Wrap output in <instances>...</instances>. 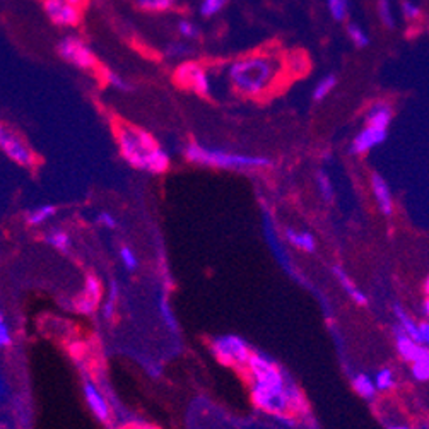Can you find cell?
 Returning a JSON list of instances; mask_svg holds the SVG:
<instances>
[{"mask_svg": "<svg viewBox=\"0 0 429 429\" xmlns=\"http://www.w3.org/2000/svg\"><path fill=\"white\" fill-rule=\"evenodd\" d=\"M419 332H420V344L429 351V320L419 322Z\"/></svg>", "mask_w": 429, "mask_h": 429, "instance_id": "cell-41", "label": "cell"}, {"mask_svg": "<svg viewBox=\"0 0 429 429\" xmlns=\"http://www.w3.org/2000/svg\"><path fill=\"white\" fill-rule=\"evenodd\" d=\"M392 120H393L392 105L386 103V101H376V103H373L368 108L366 118H364V125L388 130Z\"/></svg>", "mask_w": 429, "mask_h": 429, "instance_id": "cell-13", "label": "cell"}, {"mask_svg": "<svg viewBox=\"0 0 429 429\" xmlns=\"http://www.w3.org/2000/svg\"><path fill=\"white\" fill-rule=\"evenodd\" d=\"M393 344H395V351H397L398 358H401L403 363L412 364L414 361H418L424 356L429 354V351L423 344L415 341L407 335L398 325L393 327Z\"/></svg>", "mask_w": 429, "mask_h": 429, "instance_id": "cell-9", "label": "cell"}, {"mask_svg": "<svg viewBox=\"0 0 429 429\" xmlns=\"http://www.w3.org/2000/svg\"><path fill=\"white\" fill-rule=\"evenodd\" d=\"M376 12H378V18H380L385 28L388 29L395 28L392 0H376Z\"/></svg>", "mask_w": 429, "mask_h": 429, "instance_id": "cell-27", "label": "cell"}, {"mask_svg": "<svg viewBox=\"0 0 429 429\" xmlns=\"http://www.w3.org/2000/svg\"><path fill=\"white\" fill-rule=\"evenodd\" d=\"M190 52H192V48H189L184 43H169L166 46V55L169 58H184Z\"/></svg>", "mask_w": 429, "mask_h": 429, "instance_id": "cell-39", "label": "cell"}, {"mask_svg": "<svg viewBox=\"0 0 429 429\" xmlns=\"http://www.w3.org/2000/svg\"><path fill=\"white\" fill-rule=\"evenodd\" d=\"M284 238H286L287 243H291L295 248H298L304 253H313L317 250L315 236L308 231H300V229L286 228L284 229Z\"/></svg>", "mask_w": 429, "mask_h": 429, "instance_id": "cell-15", "label": "cell"}, {"mask_svg": "<svg viewBox=\"0 0 429 429\" xmlns=\"http://www.w3.org/2000/svg\"><path fill=\"white\" fill-rule=\"evenodd\" d=\"M423 292H424V296H429V274L426 275V279H424V282H423Z\"/></svg>", "mask_w": 429, "mask_h": 429, "instance_id": "cell-43", "label": "cell"}, {"mask_svg": "<svg viewBox=\"0 0 429 429\" xmlns=\"http://www.w3.org/2000/svg\"><path fill=\"white\" fill-rule=\"evenodd\" d=\"M428 35H429V19H428Z\"/></svg>", "mask_w": 429, "mask_h": 429, "instance_id": "cell-46", "label": "cell"}, {"mask_svg": "<svg viewBox=\"0 0 429 429\" xmlns=\"http://www.w3.org/2000/svg\"><path fill=\"white\" fill-rule=\"evenodd\" d=\"M369 184H371V192H373V197H375L376 207L380 209L381 214H383L385 218L393 216L395 201L388 181H386L380 173H371Z\"/></svg>", "mask_w": 429, "mask_h": 429, "instance_id": "cell-11", "label": "cell"}, {"mask_svg": "<svg viewBox=\"0 0 429 429\" xmlns=\"http://www.w3.org/2000/svg\"><path fill=\"white\" fill-rule=\"evenodd\" d=\"M137 6L144 11L163 12L171 9L175 6V0H137Z\"/></svg>", "mask_w": 429, "mask_h": 429, "instance_id": "cell-31", "label": "cell"}, {"mask_svg": "<svg viewBox=\"0 0 429 429\" xmlns=\"http://www.w3.org/2000/svg\"><path fill=\"white\" fill-rule=\"evenodd\" d=\"M178 33H180L184 38H189V40H194V38H198V35H201L198 28L186 19L178 23Z\"/></svg>", "mask_w": 429, "mask_h": 429, "instance_id": "cell-36", "label": "cell"}, {"mask_svg": "<svg viewBox=\"0 0 429 429\" xmlns=\"http://www.w3.org/2000/svg\"><path fill=\"white\" fill-rule=\"evenodd\" d=\"M335 88H337V75L329 74V75H325V78H322L317 83V86L313 88V95H312L313 101H317V103L324 101Z\"/></svg>", "mask_w": 429, "mask_h": 429, "instance_id": "cell-19", "label": "cell"}, {"mask_svg": "<svg viewBox=\"0 0 429 429\" xmlns=\"http://www.w3.org/2000/svg\"><path fill=\"white\" fill-rule=\"evenodd\" d=\"M228 2L229 0H202L201 16H203V18H212V16L219 14L223 11Z\"/></svg>", "mask_w": 429, "mask_h": 429, "instance_id": "cell-32", "label": "cell"}, {"mask_svg": "<svg viewBox=\"0 0 429 429\" xmlns=\"http://www.w3.org/2000/svg\"><path fill=\"white\" fill-rule=\"evenodd\" d=\"M12 346V335H11V329L7 325L6 317H0V347L2 349H7V347Z\"/></svg>", "mask_w": 429, "mask_h": 429, "instance_id": "cell-38", "label": "cell"}, {"mask_svg": "<svg viewBox=\"0 0 429 429\" xmlns=\"http://www.w3.org/2000/svg\"><path fill=\"white\" fill-rule=\"evenodd\" d=\"M393 315L395 320H397V325L406 332L409 337L415 339V341L420 342V332H419V322H415L414 318L411 317V313H407V309L401 307V304H395L393 307Z\"/></svg>", "mask_w": 429, "mask_h": 429, "instance_id": "cell-17", "label": "cell"}, {"mask_svg": "<svg viewBox=\"0 0 429 429\" xmlns=\"http://www.w3.org/2000/svg\"><path fill=\"white\" fill-rule=\"evenodd\" d=\"M0 149L19 166L31 168L36 164V156L31 151V147L16 132L6 129V127L0 130Z\"/></svg>", "mask_w": 429, "mask_h": 429, "instance_id": "cell-7", "label": "cell"}, {"mask_svg": "<svg viewBox=\"0 0 429 429\" xmlns=\"http://www.w3.org/2000/svg\"><path fill=\"white\" fill-rule=\"evenodd\" d=\"M173 80L180 88L190 89L198 96H209L211 79L207 70L197 62H184L176 67Z\"/></svg>", "mask_w": 429, "mask_h": 429, "instance_id": "cell-5", "label": "cell"}, {"mask_svg": "<svg viewBox=\"0 0 429 429\" xmlns=\"http://www.w3.org/2000/svg\"><path fill=\"white\" fill-rule=\"evenodd\" d=\"M158 308H159V315H161V320L164 322V324L168 325L169 330H173V332H176L178 330V325H176V318H175V313H173L171 307H169L166 296L161 295V298L158 301Z\"/></svg>", "mask_w": 429, "mask_h": 429, "instance_id": "cell-28", "label": "cell"}, {"mask_svg": "<svg viewBox=\"0 0 429 429\" xmlns=\"http://www.w3.org/2000/svg\"><path fill=\"white\" fill-rule=\"evenodd\" d=\"M411 366V376L414 378L419 383H426L429 381V354L424 356L414 363L409 364Z\"/></svg>", "mask_w": 429, "mask_h": 429, "instance_id": "cell-23", "label": "cell"}, {"mask_svg": "<svg viewBox=\"0 0 429 429\" xmlns=\"http://www.w3.org/2000/svg\"><path fill=\"white\" fill-rule=\"evenodd\" d=\"M282 70V62L272 55H250L229 65V80L240 95L258 97L270 91Z\"/></svg>", "mask_w": 429, "mask_h": 429, "instance_id": "cell-2", "label": "cell"}, {"mask_svg": "<svg viewBox=\"0 0 429 429\" xmlns=\"http://www.w3.org/2000/svg\"><path fill=\"white\" fill-rule=\"evenodd\" d=\"M317 186H318V192H320L324 201H327V202L334 201L335 190H334L332 180H330V176L327 175L324 169H320V171L317 173Z\"/></svg>", "mask_w": 429, "mask_h": 429, "instance_id": "cell-22", "label": "cell"}, {"mask_svg": "<svg viewBox=\"0 0 429 429\" xmlns=\"http://www.w3.org/2000/svg\"><path fill=\"white\" fill-rule=\"evenodd\" d=\"M327 9H329L334 21L342 23L349 14V0H327Z\"/></svg>", "mask_w": 429, "mask_h": 429, "instance_id": "cell-24", "label": "cell"}, {"mask_svg": "<svg viewBox=\"0 0 429 429\" xmlns=\"http://www.w3.org/2000/svg\"><path fill=\"white\" fill-rule=\"evenodd\" d=\"M117 140L122 158L130 166L137 168L140 171L152 173V175H161V173L168 171L169 154L158 146L149 132L120 123L117 127Z\"/></svg>", "mask_w": 429, "mask_h": 429, "instance_id": "cell-1", "label": "cell"}, {"mask_svg": "<svg viewBox=\"0 0 429 429\" xmlns=\"http://www.w3.org/2000/svg\"><path fill=\"white\" fill-rule=\"evenodd\" d=\"M287 69H290L291 74L295 75H301L304 74L308 69V62L304 58H301L298 53H295L292 57L287 58Z\"/></svg>", "mask_w": 429, "mask_h": 429, "instance_id": "cell-34", "label": "cell"}, {"mask_svg": "<svg viewBox=\"0 0 429 429\" xmlns=\"http://www.w3.org/2000/svg\"><path fill=\"white\" fill-rule=\"evenodd\" d=\"M55 214H57V207L52 203H45V206H38L28 212L26 223L28 226H40V224H45L46 221L52 219Z\"/></svg>", "mask_w": 429, "mask_h": 429, "instance_id": "cell-18", "label": "cell"}, {"mask_svg": "<svg viewBox=\"0 0 429 429\" xmlns=\"http://www.w3.org/2000/svg\"><path fill=\"white\" fill-rule=\"evenodd\" d=\"M334 275L337 277L339 284L342 286V290L346 291V295L349 296V298L354 301L358 307H368L369 300H368L366 292H363L358 286H356L354 280H352L349 275H347V272L344 270L341 265H334Z\"/></svg>", "mask_w": 429, "mask_h": 429, "instance_id": "cell-14", "label": "cell"}, {"mask_svg": "<svg viewBox=\"0 0 429 429\" xmlns=\"http://www.w3.org/2000/svg\"><path fill=\"white\" fill-rule=\"evenodd\" d=\"M373 380H375L378 392H390L395 386V373L390 368H380Z\"/></svg>", "mask_w": 429, "mask_h": 429, "instance_id": "cell-21", "label": "cell"}, {"mask_svg": "<svg viewBox=\"0 0 429 429\" xmlns=\"http://www.w3.org/2000/svg\"><path fill=\"white\" fill-rule=\"evenodd\" d=\"M96 223L100 224V226L108 228V229H115V228H117V221H115L113 216L110 214V212H106V211L100 212V214L96 216Z\"/></svg>", "mask_w": 429, "mask_h": 429, "instance_id": "cell-40", "label": "cell"}, {"mask_svg": "<svg viewBox=\"0 0 429 429\" xmlns=\"http://www.w3.org/2000/svg\"><path fill=\"white\" fill-rule=\"evenodd\" d=\"M105 80L110 84V86L115 89H120V91H129L130 86L120 78V74H115L113 70H105Z\"/></svg>", "mask_w": 429, "mask_h": 429, "instance_id": "cell-37", "label": "cell"}, {"mask_svg": "<svg viewBox=\"0 0 429 429\" xmlns=\"http://www.w3.org/2000/svg\"><path fill=\"white\" fill-rule=\"evenodd\" d=\"M84 397H86L89 411L92 412V415H95L101 424L112 423V407H110L105 395L97 390L95 383H91V381L84 383Z\"/></svg>", "mask_w": 429, "mask_h": 429, "instance_id": "cell-12", "label": "cell"}, {"mask_svg": "<svg viewBox=\"0 0 429 429\" xmlns=\"http://www.w3.org/2000/svg\"><path fill=\"white\" fill-rule=\"evenodd\" d=\"M386 135H388V130L364 125V129H361L358 132V135L352 139L351 154H354V156L368 154L369 151H373L375 147L381 146V144L385 142Z\"/></svg>", "mask_w": 429, "mask_h": 429, "instance_id": "cell-10", "label": "cell"}, {"mask_svg": "<svg viewBox=\"0 0 429 429\" xmlns=\"http://www.w3.org/2000/svg\"><path fill=\"white\" fill-rule=\"evenodd\" d=\"M347 36L356 45V48H366L369 45V35L366 33V29H363L356 23L347 24Z\"/></svg>", "mask_w": 429, "mask_h": 429, "instance_id": "cell-25", "label": "cell"}, {"mask_svg": "<svg viewBox=\"0 0 429 429\" xmlns=\"http://www.w3.org/2000/svg\"><path fill=\"white\" fill-rule=\"evenodd\" d=\"M420 313H423L424 320H429V296H424L423 303H420Z\"/></svg>", "mask_w": 429, "mask_h": 429, "instance_id": "cell-42", "label": "cell"}, {"mask_svg": "<svg viewBox=\"0 0 429 429\" xmlns=\"http://www.w3.org/2000/svg\"><path fill=\"white\" fill-rule=\"evenodd\" d=\"M211 351L221 364L238 369H246L248 361L253 354L252 347L248 346V342L245 339L231 334L219 335V337L212 339Z\"/></svg>", "mask_w": 429, "mask_h": 429, "instance_id": "cell-4", "label": "cell"}, {"mask_svg": "<svg viewBox=\"0 0 429 429\" xmlns=\"http://www.w3.org/2000/svg\"><path fill=\"white\" fill-rule=\"evenodd\" d=\"M401 11L403 19H406L407 23H418V21L423 18V9H420L419 4L414 2V0H402Z\"/></svg>", "mask_w": 429, "mask_h": 429, "instance_id": "cell-29", "label": "cell"}, {"mask_svg": "<svg viewBox=\"0 0 429 429\" xmlns=\"http://www.w3.org/2000/svg\"><path fill=\"white\" fill-rule=\"evenodd\" d=\"M45 241L62 253H67L70 250V236L63 229H52V231H48L45 236Z\"/></svg>", "mask_w": 429, "mask_h": 429, "instance_id": "cell-20", "label": "cell"}, {"mask_svg": "<svg viewBox=\"0 0 429 429\" xmlns=\"http://www.w3.org/2000/svg\"><path fill=\"white\" fill-rule=\"evenodd\" d=\"M96 304L97 303H95V301H92L91 298H88V296L83 292V295H80L79 298L75 300L74 307L79 313H83V315H91V313L96 309Z\"/></svg>", "mask_w": 429, "mask_h": 429, "instance_id": "cell-35", "label": "cell"}, {"mask_svg": "<svg viewBox=\"0 0 429 429\" xmlns=\"http://www.w3.org/2000/svg\"><path fill=\"white\" fill-rule=\"evenodd\" d=\"M117 301H118V284L112 280L110 282V290H108V298H106L105 304H103V317L105 320H113L115 318V312H117Z\"/></svg>", "mask_w": 429, "mask_h": 429, "instance_id": "cell-26", "label": "cell"}, {"mask_svg": "<svg viewBox=\"0 0 429 429\" xmlns=\"http://www.w3.org/2000/svg\"><path fill=\"white\" fill-rule=\"evenodd\" d=\"M57 50L63 60L72 63V65L78 67L80 70L95 69L97 63L96 55L92 53V50L78 36L62 38Z\"/></svg>", "mask_w": 429, "mask_h": 429, "instance_id": "cell-6", "label": "cell"}, {"mask_svg": "<svg viewBox=\"0 0 429 429\" xmlns=\"http://www.w3.org/2000/svg\"><path fill=\"white\" fill-rule=\"evenodd\" d=\"M84 295H86L88 298H91L95 303H97V301L101 300V295H103V286H101L100 279H97L95 274H89L86 277Z\"/></svg>", "mask_w": 429, "mask_h": 429, "instance_id": "cell-30", "label": "cell"}, {"mask_svg": "<svg viewBox=\"0 0 429 429\" xmlns=\"http://www.w3.org/2000/svg\"><path fill=\"white\" fill-rule=\"evenodd\" d=\"M185 158L194 164L221 169H263L272 166V161L265 156L240 154V152L218 149V147H206L198 142H190L185 147Z\"/></svg>", "mask_w": 429, "mask_h": 429, "instance_id": "cell-3", "label": "cell"}, {"mask_svg": "<svg viewBox=\"0 0 429 429\" xmlns=\"http://www.w3.org/2000/svg\"><path fill=\"white\" fill-rule=\"evenodd\" d=\"M351 385L352 388H354V392L358 393L361 398H364V401H375L376 398L378 388L375 385V380L366 375V373H358V375L352 376Z\"/></svg>", "mask_w": 429, "mask_h": 429, "instance_id": "cell-16", "label": "cell"}, {"mask_svg": "<svg viewBox=\"0 0 429 429\" xmlns=\"http://www.w3.org/2000/svg\"><path fill=\"white\" fill-rule=\"evenodd\" d=\"M120 260L127 270H135L139 267V260L135 252H132L129 246H122L120 248Z\"/></svg>", "mask_w": 429, "mask_h": 429, "instance_id": "cell-33", "label": "cell"}, {"mask_svg": "<svg viewBox=\"0 0 429 429\" xmlns=\"http://www.w3.org/2000/svg\"><path fill=\"white\" fill-rule=\"evenodd\" d=\"M67 2L72 4V6H75V7H78V6H80V4L84 2V0H67Z\"/></svg>", "mask_w": 429, "mask_h": 429, "instance_id": "cell-45", "label": "cell"}, {"mask_svg": "<svg viewBox=\"0 0 429 429\" xmlns=\"http://www.w3.org/2000/svg\"><path fill=\"white\" fill-rule=\"evenodd\" d=\"M388 429H412L407 424H388Z\"/></svg>", "mask_w": 429, "mask_h": 429, "instance_id": "cell-44", "label": "cell"}, {"mask_svg": "<svg viewBox=\"0 0 429 429\" xmlns=\"http://www.w3.org/2000/svg\"><path fill=\"white\" fill-rule=\"evenodd\" d=\"M43 9L57 26H78L80 23L79 9L67 0H45Z\"/></svg>", "mask_w": 429, "mask_h": 429, "instance_id": "cell-8", "label": "cell"}]
</instances>
